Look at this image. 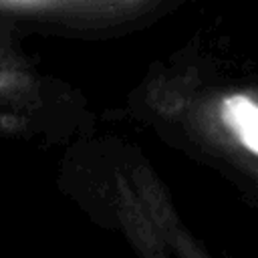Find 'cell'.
<instances>
[{"label":"cell","mask_w":258,"mask_h":258,"mask_svg":"<svg viewBox=\"0 0 258 258\" xmlns=\"http://www.w3.org/2000/svg\"><path fill=\"white\" fill-rule=\"evenodd\" d=\"M224 121L250 151L258 153V107L250 99L242 95L230 97L224 103Z\"/></svg>","instance_id":"1"},{"label":"cell","mask_w":258,"mask_h":258,"mask_svg":"<svg viewBox=\"0 0 258 258\" xmlns=\"http://www.w3.org/2000/svg\"><path fill=\"white\" fill-rule=\"evenodd\" d=\"M0 83H2V81H0Z\"/></svg>","instance_id":"2"}]
</instances>
